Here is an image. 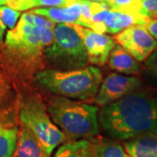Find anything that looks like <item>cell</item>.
I'll return each instance as SVG.
<instances>
[{
    "label": "cell",
    "mask_w": 157,
    "mask_h": 157,
    "mask_svg": "<svg viewBox=\"0 0 157 157\" xmlns=\"http://www.w3.org/2000/svg\"><path fill=\"white\" fill-rule=\"evenodd\" d=\"M99 123L111 138L118 140L157 133V90L139 88L101 107Z\"/></svg>",
    "instance_id": "1"
},
{
    "label": "cell",
    "mask_w": 157,
    "mask_h": 157,
    "mask_svg": "<svg viewBox=\"0 0 157 157\" xmlns=\"http://www.w3.org/2000/svg\"><path fill=\"white\" fill-rule=\"evenodd\" d=\"M47 112L67 140L93 139L100 133L99 108L96 106L52 95L47 101Z\"/></svg>",
    "instance_id": "2"
},
{
    "label": "cell",
    "mask_w": 157,
    "mask_h": 157,
    "mask_svg": "<svg viewBox=\"0 0 157 157\" xmlns=\"http://www.w3.org/2000/svg\"><path fill=\"white\" fill-rule=\"evenodd\" d=\"M102 81L101 71L96 67L68 71L46 69L36 74L39 87L54 95L86 101L94 99Z\"/></svg>",
    "instance_id": "3"
},
{
    "label": "cell",
    "mask_w": 157,
    "mask_h": 157,
    "mask_svg": "<svg viewBox=\"0 0 157 157\" xmlns=\"http://www.w3.org/2000/svg\"><path fill=\"white\" fill-rule=\"evenodd\" d=\"M52 43L44 49L45 58L56 67L78 69L88 63L86 49L78 33L67 24H59L53 30Z\"/></svg>",
    "instance_id": "4"
},
{
    "label": "cell",
    "mask_w": 157,
    "mask_h": 157,
    "mask_svg": "<svg viewBox=\"0 0 157 157\" xmlns=\"http://www.w3.org/2000/svg\"><path fill=\"white\" fill-rule=\"evenodd\" d=\"M19 120L36 136L48 157L57 147L67 140L39 100L32 99L25 102L19 110Z\"/></svg>",
    "instance_id": "5"
},
{
    "label": "cell",
    "mask_w": 157,
    "mask_h": 157,
    "mask_svg": "<svg viewBox=\"0 0 157 157\" xmlns=\"http://www.w3.org/2000/svg\"><path fill=\"white\" fill-rule=\"evenodd\" d=\"M140 85L138 77L110 73L101 81L94 99V103L98 107H105L140 88Z\"/></svg>",
    "instance_id": "6"
},
{
    "label": "cell",
    "mask_w": 157,
    "mask_h": 157,
    "mask_svg": "<svg viewBox=\"0 0 157 157\" xmlns=\"http://www.w3.org/2000/svg\"><path fill=\"white\" fill-rule=\"evenodd\" d=\"M115 42L136 59L143 62L157 47V41L142 25H135L115 34Z\"/></svg>",
    "instance_id": "7"
},
{
    "label": "cell",
    "mask_w": 157,
    "mask_h": 157,
    "mask_svg": "<svg viewBox=\"0 0 157 157\" xmlns=\"http://www.w3.org/2000/svg\"><path fill=\"white\" fill-rule=\"evenodd\" d=\"M78 33L86 49L87 59L93 65L103 66L107 63L111 51L116 45L113 38L77 24L70 25Z\"/></svg>",
    "instance_id": "8"
},
{
    "label": "cell",
    "mask_w": 157,
    "mask_h": 157,
    "mask_svg": "<svg viewBox=\"0 0 157 157\" xmlns=\"http://www.w3.org/2000/svg\"><path fill=\"white\" fill-rule=\"evenodd\" d=\"M31 11L47 17L54 23L78 25L80 16V4L77 0L73 4L66 7H44L33 9Z\"/></svg>",
    "instance_id": "9"
},
{
    "label": "cell",
    "mask_w": 157,
    "mask_h": 157,
    "mask_svg": "<svg viewBox=\"0 0 157 157\" xmlns=\"http://www.w3.org/2000/svg\"><path fill=\"white\" fill-rule=\"evenodd\" d=\"M123 147L130 157H157V133L124 140Z\"/></svg>",
    "instance_id": "10"
},
{
    "label": "cell",
    "mask_w": 157,
    "mask_h": 157,
    "mask_svg": "<svg viewBox=\"0 0 157 157\" xmlns=\"http://www.w3.org/2000/svg\"><path fill=\"white\" fill-rule=\"evenodd\" d=\"M108 66L112 70L128 75H135L140 71V61L135 59L119 44H116L110 52Z\"/></svg>",
    "instance_id": "11"
},
{
    "label": "cell",
    "mask_w": 157,
    "mask_h": 157,
    "mask_svg": "<svg viewBox=\"0 0 157 157\" xmlns=\"http://www.w3.org/2000/svg\"><path fill=\"white\" fill-rule=\"evenodd\" d=\"M147 19L148 18L136 13L110 9L105 19V25L107 29L106 33L117 34L132 25H143Z\"/></svg>",
    "instance_id": "12"
},
{
    "label": "cell",
    "mask_w": 157,
    "mask_h": 157,
    "mask_svg": "<svg viewBox=\"0 0 157 157\" xmlns=\"http://www.w3.org/2000/svg\"><path fill=\"white\" fill-rule=\"evenodd\" d=\"M15 155L17 157H48L33 132L21 124Z\"/></svg>",
    "instance_id": "13"
},
{
    "label": "cell",
    "mask_w": 157,
    "mask_h": 157,
    "mask_svg": "<svg viewBox=\"0 0 157 157\" xmlns=\"http://www.w3.org/2000/svg\"><path fill=\"white\" fill-rule=\"evenodd\" d=\"M90 140L92 142L91 157H130L124 147L115 140L100 137Z\"/></svg>",
    "instance_id": "14"
},
{
    "label": "cell",
    "mask_w": 157,
    "mask_h": 157,
    "mask_svg": "<svg viewBox=\"0 0 157 157\" xmlns=\"http://www.w3.org/2000/svg\"><path fill=\"white\" fill-rule=\"evenodd\" d=\"M19 130L14 125L0 124V157H12L17 148Z\"/></svg>",
    "instance_id": "15"
},
{
    "label": "cell",
    "mask_w": 157,
    "mask_h": 157,
    "mask_svg": "<svg viewBox=\"0 0 157 157\" xmlns=\"http://www.w3.org/2000/svg\"><path fill=\"white\" fill-rule=\"evenodd\" d=\"M90 139L67 140L58 147L53 157H91Z\"/></svg>",
    "instance_id": "16"
},
{
    "label": "cell",
    "mask_w": 157,
    "mask_h": 157,
    "mask_svg": "<svg viewBox=\"0 0 157 157\" xmlns=\"http://www.w3.org/2000/svg\"><path fill=\"white\" fill-rule=\"evenodd\" d=\"M91 11L92 17L87 28L92 29L100 33H106L107 29L105 25V19L108 11H110V7L106 3L91 2Z\"/></svg>",
    "instance_id": "17"
},
{
    "label": "cell",
    "mask_w": 157,
    "mask_h": 157,
    "mask_svg": "<svg viewBox=\"0 0 157 157\" xmlns=\"http://www.w3.org/2000/svg\"><path fill=\"white\" fill-rule=\"evenodd\" d=\"M107 5L113 10L139 14L140 0H107Z\"/></svg>",
    "instance_id": "18"
},
{
    "label": "cell",
    "mask_w": 157,
    "mask_h": 157,
    "mask_svg": "<svg viewBox=\"0 0 157 157\" xmlns=\"http://www.w3.org/2000/svg\"><path fill=\"white\" fill-rule=\"evenodd\" d=\"M20 17V12L9 6H0V19L4 23L7 28L13 29L16 25L18 17Z\"/></svg>",
    "instance_id": "19"
},
{
    "label": "cell",
    "mask_w": 157,
    "mask_h": 157,
    "mask_svg": "<svg viewBox=\"0 0 157 157\" xmlns=\"http://www.w3.org/2000/svg\"><path fill=\"white\" fill-rule=\"evenodd\" d=\"M139 14L146 18L157 17V0H140Z\"/></svg>",
    "instance_id": "20"
},
{
    "label": "cell",
    "mask_w": 157,
    "mask_h": 157,
    "mask_svg": "<svg viewBox=\"0 0 157 157\" xmlns=\"http://www.w3.org/2000/svg\"><path fill=\"white\" fill-rule=\"evenodd\" d=\"M78 2L80 4V16H79L78 25L85 26V27H88V24L92 17L91 1L78 0Z\"/></svg>",
    "instance_id": "21"
},
{
    "label": "cell",
    "mask_w": 157,
    "mask_h": 157,
    "mask_svg": "<svg viewBox=\"0 0 157 157\" xmlns=\"http://www.w3.org/2000/svg\"><path fill=\"white\" fill-rule=\"evenodd\" d=\"M73 0H32V6L34 7H66L73 4Z\"/></svg>",
    "instance_id": "22"
},
{
    "label": "cell",
    "mask_w": 157,
    "mask_h": 157,
    "mask_svg": "<svg viewBox=\"0 0 157 157\" xmlns=\"http://www.w3.org/2000/svg\"><path fill=\"white\" fill-rule=\"evenodd\" d=\"M145 67L148 73L157 80V47L145 60Z\"/></svg>",
    "instance_id": "23"
},
{
    "label": "cell",
    "mask_w": 157,
    "mask_h": 157,
    "mask_svg": "<svg viewBox=\"0 0 157 157\" xmlns=\"http://www.w3.org/2000/svg\"><path fill=\"white\" fill-rule=\"evenodd\" d=\"M54 29L42 28L41 32V45L45 49V47L49 46L52 43V40L54 38Z\"/></svg>",
    "instance_id": "24"
},
{
    "label": "cell",
    "mask_w": 157,
    "mask_h": 157,
    "mask_svg": "<svg viewBox=\"0 0 157 157\" xmlns=\"http://www.w3.org/2000/svg\"><path fill=\"white\" fill-rule=\"evenodd\" d=\"M146 30L150 33L152 37L157 41V19L156 18H148L142 25Z\"/></svg>",
    "instance_id": "25"
},
{
    "label": "cell",
    "mask_w": 157,
    "mask_h": 157,
    "mask_svg": "<svg viewBox=\"0 0 157 157\" xmlns=\"http://www.w3.org/2000/svg\"><path fill=\"white\" fill-rule=\"evenodd\" d=\"M9 85L7 84L6 78L3 74L0 73V103L3 102L4 99L9 93Z\"/></svg>",
    "instance_id": "26"
},
{
    "label": "cell",
    "mask_w": 157,
    "mask_h": 157,
    "mask_svg": "<svg viewBox=\"0 0 157 157\" xmlns=\"http://www.w3.org/2000/svg\"><path fill=\"white\" fill-rule=\"evenodd\" d=\"M6 26L0 19V44H2L3 41H4V35H5V33H6Z\"/></svg>",
    "instance_id": "27"
},
{
    "label": "cell",
    "mask_w": 157,
    "mask_h": 157,
    "mask_svg": "<svg viewBox=\"0 0 157 157\" xmlns=\"http://www.w3.org/2000/svg\"><path fill=\"white\" fill-rule=\"evenodd\" d=\"M0 105H1V103H0ZM4 113H4V110H3V109H0V124L4 121V116H5Z\"/></svg>",
    "instance_id": "28"
},
{
    "label": "cell",
    "mask_w": 157,
    "mask_h": 157,
    "mask_svg": "<svg viewBox=\"0 0 157 157\" xmlns=\"http://www.w3.org/2000/svg\"><path fill=\"white\" fill-rule=\"evenodd\" d=\"M26 2V6H27V10L29 9H32L33 6H32V0H25Z\"/></svg>",
    "instance_id": "29"
},
{
    "label": "cell",
    "mask_w": 157,
    "mask_h": 157,
    "mask_svg": "<svg viewBox=\"0 0 157 157\" xmlns=\"http://www.w3.org/2000/svg\"><path fill=\"white\" fill-rule=\"evenodd\" d=\"M91 2H98V3H106L107 4V0H88Z\"/></svg>",
    "instance_id": "30"
},
{
    "label": "cell",
    "mask_w": 157,
    "mask_h": 157,
    "mask_svg": "<svg viewBox=\"0 0 157 157\" xmlns=\"http://www.w3.org/2000/svg\"><path fill=\"white\" fill-rule=\"evenodd\" d=\"M6 1H7V0H0V6L6 5Z\"/></svg>",
    "instance_id": "31"
},
{
    "label": "cell",
    "mask_w": 157,
    "mask_h": 157,
    "mask_svg": "<svg viewBox=\"0 0 157 157\" xmlns=\"http://www.w3.org/2000/svg\"><path fill=\"white\" fill-rule=\"evenodd\" d=\"M12 157H17V155H13V156H12Z\"/></svg>",
    "instance_id": "32"
},
{
    "label": "cell",
    "mask_w": 157,
    "mask_h": 157,
    "mask_svg": "<svg viewBox=\"0 0 157 157\" xmlns=\"http://www.w3.org/2000/svg\"><path fill=\"white\" fill-rule=\"evenodd\" d=\"M76 1H77V0H73V2H76Z\"/></svg>",
    "instance_id": "33"
}]
</instances>
